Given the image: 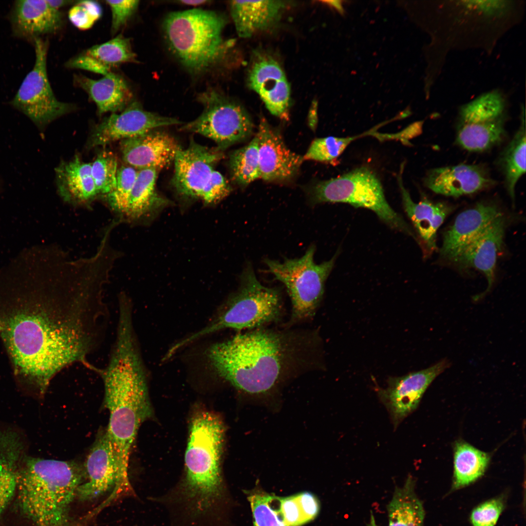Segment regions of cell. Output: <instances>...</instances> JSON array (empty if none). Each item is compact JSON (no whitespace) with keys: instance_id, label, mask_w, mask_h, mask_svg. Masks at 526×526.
Instances as JSON below:
<instances>
[{"instance_id":"6da1fadb","label":"cell","mask_w":526,"mask_h":526,"mask_svg":"<svg viewBox=\"0 0 526 526\" xmlns=\"http://www.w3.org/2000/svg\"><path fill=\"white\" fill-rule=\"evenodd\" d=\"M104 288L91 271L67 264L37 298L2 314L1 336L15 373L39 394L65 368L92 364L88 358L101 344L109 321Z\"/></svg>"},{"instance_id":"7a4b0ae2","label":"cell","mask_w":526,"mask_h":526,"mask_svg":"<svg viewBox=\"0 0 526 526\" xmlns=\"http://www.w3.org/2000/svg\"><path fill=\"white\" fill-rule=\"evenodd\" d=\"M225 428L218 416L202 411L192 419L184 474L170 490L154 497L176 526H225L230 503L222 471Z\"/></svg>"},{"instance_id":"3957f363","label":"cell","mask_w":526,"mask_h":526,"mask_svg":"<svg viewBox=\"0 0 526 526\" xmlns=\"http://www.w3.org/2000/svg\"><path fill=\"white\" fill-rule=\"evenodd\" d=\"M94 371L103 380L105 406L110 414L106 430L117 465L116 488L127 490L132 487L128 470L132 447L140 425L152 413L134 334L129 329L117 331L108 364Z\"/></svg>"},{"instance_id":"277c9868","label":"cell","mask_w":526,"mask_h":526,"mask_svg":"<svg viewBox=\"0 0 526 526\" xmlns=\"http://www.w3.org/2000/svg\"><path fill=\"white\" fill-rule=\"evenodd\" d=\"M293 347L284 334L258 330L212 345L207 356L219 376L245 394L263 396L282 381Z\"/></svg>"},{"instance_id":"5b68a950","label":"cell","mask_w":526,"mask_h":526,"mask_svg":"<svg viewBox=\"0 0 526 526\" xmlns=\"http://www.w3.org/2000/svg\"><path fill=\"white\" fill-rule=\"evenodd\" d=\"M83 480V468L74 461L23 458L15 496L19 510L35 526H67Z\"/></svg>"},{"instance_id":"8992f818","label":"cell","mask_w":526,"mask_h":526,"mask_svg":"<svg viewBox=\"0 0 526 526\" xmlns=\"http://www.w3.org/2000/svg\"><path fill=\"white\" fill-rule=\"evenodd\" d=\"M226 17L214 11L193 9L171 12L162 24L164 39L171 54L191 74L217 68L225 60L233 42L223 35Z\"/></svg>"},{"instance_id":"52a82bcc","label":"cell","mask_w":526,"mask_h":526,"mask_svg":"<svg viewBox=\"0 0 526 526\" xmlns=\"http://www.w3.org/2000/svg\"><path fill=\"white\" fill-rule=\"evenodd\" d=\"M282 311L280 293L262 285L248 263L241 276V285L218 315L207 327L179 342L181 348L212 333L226 328L251 329L279 319Z\"/></svg>"},{"instance_id":"ba28073f","label":"cell","mask_w":526,"mask_h":526,"mask_svg":"<svg viewBox=\"0 0 526 526\" xmlns=\"http://www.w3.org/2000/svg\"><path fill=\"white\" fill-rule=\"evenodd\" d=\"M309 203H344L374 211L390 226L412 234L403 219L388 204L380 180L370 168L362 167L341 176L320 181L307 191Z\"/></svg>"},{"instance_id":"9c48e42d","label":"cell","mask_w":526,"mask_h":526,"mask_svg":"<svg viewBox=\"0 0 526 526\" xmlns=\"http://www.w3.org/2000/svg\"><path fill=\"white\" fill-rule=\"evenodd\" d=\"M316 250L310 245L304 255L282 262L265 259L269 272L285 286L292 304L293 319L301 320L314 316L324 290L325 282L336 261V254L330 260L320 264L314 261Z\"/></svg>"},{"instance_id":"30bf717a","label":"cell","mask_w":526,"mask_h":526,"mask_svg":"<svg viewBox=\"0 0 526 526\" xmlns=\"http://www.w3.org/2000/svg\"><path fill=\"white\" fill-rule=\"evenodd\" d=\"M224 156L222 151L209 149L191 140L175 156L172 182L182 196L198 199L207 204L217 203L229 194L231 188L223 175L214 169Z\"/></svg>"},{"instance_id":"8fae6325","label":"cell","mask_w":526,"mask_h":526,"mask_svg":"<svg viewBox=\"0 0 526 526\" xmlns=\"http://www.w3.org/2000/svg\"><path fill=\"white\" fill-rule=\"evenodd\" d=\"M203 107L201 114L181 127L184 131L200 134L214 141L223 151L248 137L253 124L248 113L237 102L221 91L209 88L197 96Z\"/></svg>"},{"instance_id":"7c38bea8","label":"cell","mask_w":526,"mask_h":526,"mask_svg":"<svg viewBox=\"0 0 526 526\" xmlns=\"http://www.w3.org/2000/svg\"><path fill=\"white\" fill-rule=\"evenodd\" d=\"M506 99L499 90L484 93L460 107L456 141L467 150L480 152L499 144L505 134Z\"/></svg>"},{"instance_id":"4fadbf2b","label":"cell","mask_w":526,"mask_h":526,"mask_svg":"<svg viewBox=\"0 0 526 526\" xmlns=\"http://www.w3.org/2000/svg\"><path fill=\"white\" fill-rule=\"evenodd\" d=\"M35 61L11 102L38 127H43L72 109L58 100L53 92L47 72L48 42L34 39Z\"/></svg>"},{"instance_id":"5bb4252c","label":"cell","mask_w":526,"mask_h":526,"mask_svg":"<svg viewBox=\"0 0 526 526\" xmlns=\"http://www.w3.org/2000/svg\"><path fill=\"white\" fill-rule=\"evenodd\" d=\"M442 359L426 369L401 376L390 377L385 388L376 386L378 397L387 410L395 429L417 407L427 388L449 366Z\"/></svg>"},{"instance_id":"9a60e30c","label":"cell","mask_w":526,"mask_h":526,"mask_svg":"<svg viewBox=\"0 0 526 526\" xmlns=\"http://www.w3.org/2000/svg\"><path fill=\"white\" fill-rule=\"evenodd\" d=\"M176 118L143 109L137 102L131 103L120 113H113L95 126L91 136L92 147L134 138L157 128L181 124Z\"/></svg>"},{"instance_id":"2e32d148","label":"cell","mask_w":526,"mask_h":526,"mask_svg":"<svg viewBox=\"0 0 526 526\" xmlns=\"http://www.w3.org/2000/svg\"><path fill=\"white\" fill-rule=\"evenodd\" d=\"M247 83L271 113L288 120L290 89L276 59L268 55L257 54L248 71Z\"/></svg>"},{"instance_id":"e0dca14e","label":"cell","mask_w":526,"mask_h":526,"mask_svg":"<svg viewBox=\"0 0 526 526\" xmlns=\"http://www.w3.org/2000/svg\"><path fill=\"white\" fill-rule=\"evenodd\" d=\"M84 479L77 491L81 500H90L114 488L118 468L114 450L106 430L97 437L84 466Z\"/></svg>"},{"instance_id":"ac0fdd59","label":"cell","mask_w":526,"mask_h":526,"mask_svg":"<svg viewBox=\"0 0 526 526\" xmlns=\"http://www.w3.org/2000/svg\"><path fill=\"white\" fill-rule=\"evenodd\" d=\"M261 177L267 181H282L293 177L304 161L287 148L280 134L261 118L256 134Z\"/></svg>"},{"instance_id":"d6986e66","label":"cell","mask_w":526,"mask_h":526,"mask_svg":"<svg viewBox=\"0 0 526 526\" xmlns=\"http://www.w3.org/2000/svg\"><path fill=\"white\" fill-rule=\"evenodd\" d=\"M180 148L172 136L155 130L120 141L123 161L137 170L146 169L159 170L168 166L174 162Z\"/></svg>"},{"instance_id":"ffe728a7","label":"cell","mask_w":526,"mask_h":526,"mask_svg":"<svg viewBox=\"0 0 526 526\" xmlns=\"http://www.w3.org/2000/svg\"><path fill=\"white\" fill-rule=\"evenodd\" d=\"M505 226L503 215L497 218L469 243L453 261L463 267L478 270L486 277L487 289L475 297V300L485 296L492 286L497 254L503 244Z\"/></svg>"},{"instance_id":"44dd1931","label":"cell","mask_w":526,"mask_h":526,"mask_svg":"<svg viewBox=\"0 0 526 526\" xmlns=\"http://www.w3.org/2000/svg\"><path fill=\"white\" fill-rule=\"evenodd\" d=\"M424 183L436 193L457 197L490 187L495 181L479 165L460 164L431 169Z\"/></svg>"},{"instance_id":"7402d4cb","label":"cell","mask_w":526,"mask_h":526,"mask_svg":"<svg viewBox=\"0 0 526 526\" xmlns=\"http://www.w3.org/2000/svg\"><path fill=\"white\" fill-rule=\"evenodd\" d=\"M502 215L495 205L483 203L462 212L445 233L441 255L453 261L469 243Z\"/></svg>"},{"instance_id":"603a6c76","label":"cell","mask_w":526,"mask_h":526,"mask_svg":"<svg viewBox=\"0 0 526 526\" xmlns=\"http://www.w3.org/2000/svg\"><path fill=\"white\" fill-rule=\"evenodd\" d=\"M137 62L130 39L120 34L105 43L84 51L70 59L66 63V66L104 75L124 63Z\"/></svg>"},{"instance_id":"cb8c5ba5","label":"cell","mask_w":526,"mask_h":526,"mask_svg":"<svg viewBox=\"0 0 526 526\" xmlns=\"http://www.w3.org/2000/svg\"><path fill=\"white\" fill-rule=\"evenodd\" d=\"M11 20L16 35L33 39L58 31L62 23L61 13L45 0L16 1Z\"/></svg>"},{"instance_id":"d4e9b609","label":"cell","mask_w":526,"mask_h":526,"mask_svg":"<svg viewBox=\"0 0 526 526\" xmlns=\"http://www.w3.org/2000/svg\"><path fill=\"white\" fill-rule=\"evenodd\" d=\"M286 4L281 0L230 1V13L238 35L247 38L272 27Z\"/></svg>"},{"instance_id":"484cf974","label":"cell","mask_w":526,"mask_h":526,"mask_svg":"<svg viewBox=\"0 0 526 526\" xmlns=\"http://www.w3.org/2000/svg\"><path fill=\"white\" fill-rule=\"evenodd\" d=\"M403 169L402 165L397 179L404 208L421 239L430 249L433 250L436 248L437 231L451 208L445 203H433L426 199L414 202L403 186Z\"/></svg>"},{"instance_id":"4316f807","label":"cell","mask_w":526,"mask_h":526,"mask_svg":"<svg viewBox=\"0 0 526 526\" xmlns=\"http://www.w3.org/2000/svg\"><path fill=\"white\" fill-rule=\"evenodd\" d=\"M74 82L89 94L100 114L115 113L125 108L132 98V93L126 82L112 72L97 80L82 75H75Z\"/></svg>"},{"instance_id":"83f0119b","label":"cell","mask_w":526,"mask_h":526,"mask_svg":"<svg viewBox=\"0 0 526 526\" xmlns=\"http://www.w3.org/2000/svg\"><path fill=\"white\" fill-rule=\"evenodd\" d=\"M58 191L66 201L74 204H86L98 195L91 172V163L76 155L62 162L56 169Z\"/></svg>"},{"instance_id":"f1b7e54d","label":"cell","mask_w":526,"mask_h":526,"mask_svg":"<svg viewBox=\"0 0 526 526\" xmlns=\"http://www.w3.org/2000/svg\"><path fill=\"white\" fill-rule=\"evenodd\" d=\"M157 171L153 169L138 170L121 222H137L170 204L156 190Z\"/></svg>"},{"instance_id":"f546056e","label":"cell","mask_w":526,"mask_h":526,"mask_svg":"<svg viewBox=\"0 0 526 526\" xmlns=\"http://www.w3.org/2000/svg\"><path fill=\"white\" fill-rule=\"evenodd\" d=\"M23 447L14 432L0 431V517L16 496L17 475Z\"/></svg>"},{"instance_id":"4dcf8cb0","label":"cell","mask_w":526,"mask_h":526,"mask_svg":"<svg viewBox=\"0 0 526 526\" xmlns=\"http://www.w3.org/2000/svg\"><path fill=\"white\" fill-rule=\"evenodd\" d=\"M388 526H424L425 510L415 492V480L409 474L396 486L386 506Z\"/></svg>"},{"instance_id":"1f68e13d","label":"cell","mask_w":526,"mask_h":526,"mask_svg":"<svg viewBox=\"0 0 526 526\" xmlns=\"http://www.w3.org/2000/svg\"><path fill=\"white\" fill-rule=\"evenodd\" d=\"M452 487L458 489L478 479L488 464V454L463 441L455 445Z\"/></svg>"},{"instance_id":"d6a6232c","label":"cell","mask_w":526,"mask_h":526,"mask_svg":"<svg viewBox=\"0 0 526 526\" xmlns=\"http://www.w3.org/2000/svg\"><path fill=\"white\" fill-rule=\"evenodd\" d=\"M524 113V111L521 113L519 129L505 149L500 159L506 188L513 201L516 185L526 172V132Z\"/></svg>"},{"instance_id":"836d02e7","label":"cell","mask_w":526,"mask_h":526,"mask_svg":"<svg viewBox=\"0 0 526 526\" xmlns=\"http://www.w3.org/2000/svg\"><path fill=\"white\" fill-rule=\"evenodd\" d=\"M229 164L232 179L241 186H246L260 178L258 141L256 136L247 145L231 153Z\"/></svg>"},{"instance_id":"e575fe53","label":"cell","mask_w":526,"mask_h":526,"mask_svg":"<svg viewBox=\"0 0 526 526\" xmlns=\"http://www.w3.org/2000/svg\"><path fill=\"white\" fill-rule=\"evenodd\" d=\"M245 493L250 503L253 526H286L278 507H274L276 495L265 492L258 485Z\"/></svg>"},{"instance_id":"d590c367","label":"cell","mask_w":526,"mask_h":526,"mask_svg":"<svg viewBox=\"0 0 526 526\" xmlns=\"http://www.w3.org/2000/svg\"><path fill=\"white\" fill-rule=\"evenodd\" d=\"M138 170L128 166L118 169L114 188L105 195L111 209L115 213L120 223L127 208L130 196L135 183Z\"/></svg>"},{"instance_id":"8d00e7d4","label":"cell","mask_w":526,"mask_h":526,"mask_svg":"<svg viewBox=\"0 0 526 526\" xmlns=\"http://www.w3.org/2000/svg\"><path fill=\"white\" fill-rule=\"evenodd\" d=\"M117 160L111 151L100 152L91 163V172L98 194L107 195L115 187Z\"/></svg>"},{"instance_id":"74e56055","label":"cell","mask_w":526,"mask_h":526,"mask_svg":"<svg viewBox=\"0 0 526 526\" xmlns=\"http://www.w3.org/2000/svg\"><path fill=\"white\" fill-rule=\"evenodd\" d=\"M102 10L101 5L94 0L78 1L70 9L68 13L71 23L80 30L91 28L100 19Z\"/></svg>"},{"instance_id":"f35d334b","label":"cell","mask_w":526,"mask_h":526,"mask_svg":"<svg viewBox=\"0 0 526 526\" xmlns=\"http://www.w3.org/2000/svg\"><path fill=\"white\" fill-rule=\"evenodd\" d=\"M504 507L503 498H497L481 504L472 511L470 519L473 526H494Z\"/></svg>"},{"instance_id":"ab89813d","label":"cell","mask_w":526,"mask_h":526,"mask_svg":"<svg viewBox=\"0 0 526 526\" xmlns=\"http://www.w3.org/2000/svg\"><path fill=\"white\" fill-rule=\"evenodd\" d=\"M279 511L286 526H301L307 523L297 494L278 497Z\"/></svg>"},{"instance_id":"60d3db41","label":"cell","mask_w":526,"mask_h":526,"mask_svg":"<svg viewBox=\"0 0 526 526\" xmlns=\"http://www.w3.org/2000/svg\"><path fill=\"white\" fill-rule=\"evenodd\" d=\"M112 12L111 32L116 33L124 26L136 11L139 1L106 0Z\"/></svg>"},{"instance_id":"b9f144b4","label":"cell","mask_w":526,"mask_h":526,"mask_svg":"<svg viewBox=\"0 0 526 526\" xmlns=\"http://www.w3.org/2000/svg\"><path fill=\"white\" fill-rule=\"evenodd\" d=\"M297 495L306 522L312 521L318 516L320 510L318 499L309 492H302Z\"/></svg>"},{"instance_id":"7bdbcfd3","label":"cell","mask_w":526,"mask_h":526,"mask_svg":"<svg viewBox=\"0 0 526 526\" xmlns=\"http://www.w3.org/2000/svg\"><path fill=\"white\" fill-rule=\"evenodd\" d=\"M48 3L53 8L58 10L62 7L70 4L73 1L65 0H47Z\"/></svg>"},{"instance_id":"ee69618b","label":"cell","mask_w":526,"mask_h":526,"mask_svg":"<svg viewBox=\"0 0 526 526\" xmlns=\"http://www.w3.org/2000/svg\"><path fill=\"white\" fill-rule=\"evenodd\" d=\"M178 2H180L181 4L187 5L199 6V5H200L205 4L207 3V2H210V1H207V0H182L178 1Z\"/></svg>"},{"instance_id":"f6af8a7d","label":"cell","mask_w":526,"mask_h":526,"mask_svg":"<svg viewBox=\"0 0 526 526\" xmlns=\"http://www.w3.org/2000/svg\"><path fill=\"white\" fill-rule=\"evenodd\" d=\"M327 4H329L331 6H333L338 10L340 13H343V9L342 6V1L340 0H332V1H325Z\"/></svg>"},{"instance_id":"bcb514c9","label":"cell","mask_w":526,"mask_h":526,"mask_svg":"<svg viewBox=\"0 0 526 526\" xmlns=\"http://www.w3.org/2000/svg\"><path fill=\"white\" fill-rule=\"evenodd\" d=\"M367 526H380L376 521L375 517L373 512H371L369 520L367 524Z\"/></svg>"},{"instance_id":"7dc6e473","label":"cell","mask_w":526,"mask_h":526,"mask_svg":"<svg viewBox=\"0 0 526 526\" xmlns=\"http://www.w3.org/2000/svg\"><path fill=\"white\" fill-rule=\"evenodd\" d=\"M2 326H1V325L0 324V332H1V331H2Z\"/></svg>"}]
</instances>
